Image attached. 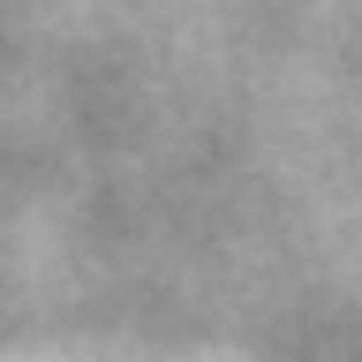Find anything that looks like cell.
I'll return each instance as SVG.
<instances>
[]
</instances>
